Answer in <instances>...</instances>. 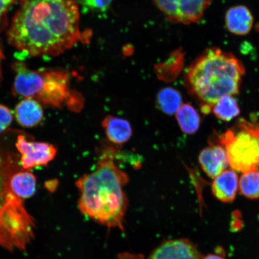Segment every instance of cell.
Segmentation results:
<instances>
[{"instance_id": "27", "label": "cell", "mask_w": 259, "mask_h": 259, "mask_svg": "<svg viewBox=\"0 0 259 259\" xmlns=\"http://www.w3.org/2000/svg\"><path fill=\"white\" fill-rule=\"evenodd\" d=\"M47 185H51V186L47 187L48 190L51 191V192H54V191L57 189L58 183L57 181H56V182H54V181H49L48 183H47Z\"/></svg>"}, {"instance_id": "18", "label": "cell", "mask_w": 259, "mask_h": 259, "mask_svg": "<svg viewBox=\"0 0 259 259\" xmlns=\"http://www.w3.org/2000/svg\"><path fill=\"white\" fill-rule=\"evenodd\" d=\"M177 121L181 131L187 135H193L198 131L200 117L198 112L190 104H183L176 113Z\"/></svg>"}, {"instance_id": "14", "label": "cell", "mask_w": 259, "mask_h": 259, "mask_svg": "<svg viewBox=\"0 0 259 259\" xmlns=\"http://www.w3.org/2000/svg\"><path fill=\"white\" fill-rule=\"evenodd\" d=\"M225 21L226 28L231 33L244 35L251 30L254 18L248 8L245 6L238 5L227 11Z\"/></svg>"}, {"instance_id": "1", "label": "cell", "mask_w": 259, "mask_h": 259, "mask_svg": "<svg viewBox=\"0 0 259 259\" xmlns=\"http://www.w3.org/2000/svg\"><path fill=\"white\" fill-rule=\"evenodd\" d=\"M76 0H21L7 31L23 56L57 57L82 41Z\"/></svg>"}, {"instance_id": "22", "label": "cell", "mask_w": 259, "mask_h": 259, "mask_svg": "<svg viewBox=\"0 0 259 259\" xmlns=\"http://www.w3.org/2000/svg\"><path fill=\"white\" fill-rule=\"evenodd\" d=\"M14 119L12 112L8 107L0 104V134L5 132Z\"/></svg>"}, {"instance_id": "13", "label": "cell", "mask_w": 259, "mask_h": 259, "mask_svg": "<svg viewBox=\"0 0 259 259\" xmlns=\"http://www.w3.org/2000/svg\"><path fill=\"white\" fill-rule=\"evenodd\" d=\"M15 116L22 127L32 128L43 121L44 113L41 103L34 98H25L16 105Z\"/></svg>"}, {"instance_id": "17", "label": "cell", "mask_w": 259, "mask_h": 259, "mask_svg": "<svg viewBox=\"0 0 259 259\" xmlns=\"http://www.w3.org/2000/svg\"><path fill=\"white\" fill-rule=\"evenodd\" d=\"M158 109L164 114H176L183 105V98L180 92L172 87H165L158 92L156 97Z\"/></svg>"}, {"instance_id": "2", "label": "cell", "mask_w": 259, "mask_h": 259, "mask_svg": "<svg viewBox=\"0 0 259 259\" xmlns=\"http://www.w3.org/2000/svg\"><path fill=\"white\" fill-rule=\"evenodd\" d=\"M129 177L116 166L112 157L104 155L92 173L77 180L80 212L108 228H123L128 202L124 187Z\"/></svg>"}, {"instance_id": "12", "label": "cell", "mask_w": 259, "mask_h": 259, "mask_svg": "<svg viewBox=\"0 0 259 259\" xmlns=\"http://www.w3.org/2000/svg\"><path fill=\"white\" fill-rule=\"evenodd\" d=\"M211 190L219 201L230 203L234 201L239 189V179L234 170H225L213 178Z\"/></svg>"}, {"instance_id": "26", "label": "cell", "mask_w": 259, "mask_h": 259, "mask_svg": "<svg viewBox=\"0 0 259 259\" xmlns=\"http://www.w3.org/2000/svg\"><path fill=\"white\" fill-rule=\"evenodd\" d=\"M201 259H225V258L221 255L217 254H209L202 256Z\"/></svg>"}, {"instance_id": "15", "label": "cell", "mask_w": 259, "mask_h": 259, "mask_svg": "<svg viewBox=\"0 0 259 259\" xmlns=\"http://www.w3.org/2000/svg\"><path fill=\"white\" fill-rule=\"evenodd\" d=\"M102 124L107 138L113 144H124L132 137V125L125 119L108 115L103 119Z\"/></svg>"}, {"instance_id": "21", "label": "cell", "mask_w": 259, "mask_h": 259, "mask_svg": "<svg viewBox=\"0 0 259 259\" xmlns=\"http://www.w3.org/2000/svg\"><path fill=\"white\" fill-rule=\"evenodd\" d=\"M79 4L93 11L105 12L111 6L113 0H76Z\"/></svg>"}, {"instance_id": "8", "label": "cell", "mask_w": 259, "mask_h": 259, "mask_svg": "<svg viewBox=\"0 0 259 259\" xmlns=\"http://www.w3.org/2000/svg\"><path fill=\"white\" fill-rule=\"evenodd\" d=\"M20 153V164L24 170L37 166H46L53 161L57 153L53 145L46 142L27 141L23 135H19L15 143Z\"/></svg>"}, {"instance_id": "10", "label": "cell", "mask_w": 259, "mask_h": 259, "mask_svg": "<svg viewBox=\"0 0 259 259\" xmlns=\"http://www.w3.org/2000/svg\"><path fill=\"white\" fill-rule=\"evenodd\" d=\"M197 246L187 239H170L152 252L148 259H201Z\"/></svg>"}, {"instance_id": "16", "label": "cell", "mask_w": 259, "mask_h": 259, "mask_svg": "<svg viewBox=\"0 0 259 259\" xmlns=\"http://www.w3.org/2000/svg\"><path fill=\"white\" fill-rule=\"evenodd\" d=\"M10 187L19 198L23 200L31 198L36 192V177L30 171L19 170L12 175Z\"/></svg>"}, {"instance_id": "11", "label": "cell", "mask_w": 259, "mask_h": 259, "mask_svg": "<svg viewBox=\"0 0 259 259\" xmlns=\"http://www.w3.org/2000/svg\"><path fill=\"white\" fill-rule=\"evenodd\" d=\"M198 160L204 172L211 178L219 176L229 165L226 151L220 144H211L204 148L199 154Z\"/></svg>"}, {"instance_id": "25", "label": "cell", "mask_w": 259, "mask_h": 259, "mask_svg": "<svg viewBox=\"0 0 259 259\" xmlns=\"http://www.w3.org/2000/svg\"><path fill=\"white\" fill-rule=\"evenodd\" d=\"M5 56L3 54V49L2 47V44L0 43V85H1L2 80V60L4 59Z\"/></svg>"}, {"instance_id": "9", "label": "cell", "mask_w": 259, "mask_h": 259, "mask_svg": "<svg viewBox=\"0 0 259 259\" xmlns=\"http://www.w3.org/2000/svg\"><path fill=\"white\" fill-rule=\"evenodd\" d=\"M12 69L15 72L12 89L13 95L24 99H35L43 83L42 69L32 70L20 60L13 63Z\"/></svg>"}, {"instance_id": "24", "label": "cell", "mask_w": 259, "mask_h": 259, "mask_svg": "<svg viewBox=\"0 0 259 259\" xmlns=\"http://www.w3.org/2000/svg\"><path fill=\"white\" fill-rule=\"evenodd\" d=\"M116 259H145L142 254L132 253L129 252H121L119 254Z\"/></svg>"}, {"instance_id": "20", "label": "cell", "mask_w": 259, "mask_h": 259, "mask_svg": "<svg viewBox=\"0 0 259 259\" xmlns=\"http://www.w3.org/2000/svg\"><path fill=\"white\" fill-rule=\"evenodd\" d=\"M239 190L242 195L248 199H258L259 170L243 173L239 180Z\"/></svg>"}, {"instance_id": "7", "label": "cell", "mask_w": 259, "mask_h": 259, "mask_svg": "<svg viewBox=\"0 0 259 259\" xmlns=\"http://www.w3.org/2000/svg\"><path fill=\"white\" fill-rule=\"evenodd\" d=\"M169 21L190 24L201 20L212 0H153Z\"/></svg>"}, {"instance_id": "23", "label": "cell", "mask_w": 259, "mask_h": 259, "mask_svg": "<svg viewBox=\"0 0 259 259\" xmlns=\"http://www.w3.org/2000/svg\"><path fill=\"white\" fill-rule=\"evenodd\" d=\"M19 0H0V31L8 23V14L10 8Z\"/></svg>"}, {"instance_id": "3", "label": "cell", "mask_w": 259, "mask_h": 259, "mask_svg": "<svg viewBox=\"0 0 259 259\" xmlns=\"http://www.w3.org/2000/svg\"><path fill=\"white\" fill-rule=\"evenodd\" d=\"M244 74V66L234 55L209 48L188 69L186 86L202 112L208 114L220 98L238 95Z\"/></svg>"}, {"instance_id": "19", "label": "cell", "mask_w": 259, "mask_h": 259, "mask_svg": "<svg viewBox=\"0 0 259 259\" xmlns=\"http://www.w3.org/2000/svg\"><path fill=\"white\" fill-rule=\"evenodd\" d=\"M212 111L217 117L225 121L232 120L240 113L238 103L232 96L220 98L213 106Z\"/></svg>"}, {"instance_id": "6", "label": "cell", "mask_w": 259, "mask_h": 259, "mask_svg": "<svg viewBox=\"0 0 259 259\" xmlns=\"http://www.w3.org/2000/svg\"><path fill=\"white\" fill-rule=\"evenodd\" d=\"M43 83L40 92L35 97L45 106L62 108L66 106L70 111L82 109L83 100L78 92L70 88L69 74L62 69H44Z\"/></svg>"}, {"instance_id": "4", "label": "cell", "mask_w": 259, "mask_h": 259, "mask_svg": "<svg viewBox=\"0 0 259 259\" xmlns=\"http://www.w3.org/2000/svg\"><path fill=\"white\" fill-rule=\"evenodd\" d=\"M18 158L17 154L0 149V245L11 251L25 250L36 228L24 200L10 187L12 175L23 169Z\"/></svg>"}, {"instance_id": "5", "label": "cell", "mask_w": 259, "mask_h": 259, "mask_svg": "<svg viewBox=\"0 0 259 259\" xmlns=\"http://www.w3.org/2000/svg\"><path fill=\"white\" fill-rule=\"evenodd\" d=\"M233 170L244 173L259 170V122L240 119L220 136Z\"/></svg>"}]
</instances>
